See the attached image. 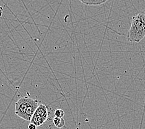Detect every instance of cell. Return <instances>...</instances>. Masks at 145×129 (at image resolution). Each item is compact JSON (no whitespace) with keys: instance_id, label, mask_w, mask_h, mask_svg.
<instances>
[{"instance_id":"6da1fadb","label":"cell","mask_w":145,"mask_h":129,"mask_svg":"<svg viewBox=\"0 0 145 129\" xmlns=\"http://www.w3.org/2000/svg\"><path fill=\"white\" fill-rule=\"evenodd\" d=\"M39 101L29 97L21 98L15 103V114L26 121L31 120V119L39 106Z\"/></svg>"},{"instance_id":"7a4b0ae2","label":"cell","mask_w":145,"mask_h":129,"mask_svg":"<svg viewBox=\"0 0 145 129\" xmlns=\"http://www.w3.org/2000/svg\"><path fill=\"white\" fill-rule=\"evenodd\" d=\"M145 37V12H140L131 19L127 34V40L132 43H138Z\"/></svg>"},{"instance_id":"3957f363","label":"cell","mask_w":145,"mask_h":129,"mask_svg":"<svg viewBox=\"0 0 145 129\" xmlns=\"http://www.w3.org/2000/svg\"><path fill=\"white\" fill-rule=\"evenodd\" d=\"M48 106L45 104H40L36 109L31 119V123L35 124L37 127L42 126L48 120Z\"/></svg>"},{"instance_id":"277c9868","label":"cell","mask_w":145,"mask_h":129,"mask_svg":"<svg viewBox=\"0 0 145 129\" xmlns=\"http://www.w3.org/2000/svg\"><path fill=\"white\" fill-rule=\"evenodd\" d=\"M80 2L86 5L97 6L104 4L105 2H107V0H88V1H81V0Z\"/></svg>"},{"instance_id":"5b68a950","label":"cell","mask_w":145,"mask_h":129,"mask_svg":"<svg viewBox=\"0 0 145 129\" xmlns=\"http://www.w3.org/2000/svg\"><path fill=\"white\" fill-rule=\"evenodd\" d=\"M53 122L56 127L58 128H61L65 126V121L63 118H58L55 117L53 119Z\"/></svg>"},{"instance_id":"8992f818","label":"cell","mask_w":145,"mask_h":129,"mask_svg":"<svg viewBox=\"0 0 145 129\" xmlns=\"http://www.w3.org/2000/svg\"><path fill=\"white\" fill-rule=\"evenodd\" d=\"M54 115L56 117L63 118L65 115V112L61 109H57L54 112Z\"/></svg>"},{"instance_id":"52a82bcc","label":"cell","mask_w":145,"mask_h":129,"mask_svg":"<svg viewBox=\"0 0 145 129\" xmlns=\"http://www.w3.org/2000/svg\"><path fill=\"white\" fill-rule=\"evenodd\" d=\"M37 126L34 124L30 123L28 125V129H37Z\"/></svg>"}]
</instances>
